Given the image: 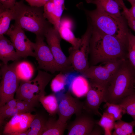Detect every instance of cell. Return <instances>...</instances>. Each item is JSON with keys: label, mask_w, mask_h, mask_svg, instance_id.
Listing matches in <instances>:
<instances>
[{"label": "cell", "mask_w": 135, "mask_h": 135, "mask_svg": "<svg viewBox=\"0 0 135 135\" xmlns=\"http://www.w3.org/2000/svg\"><path fill=\"white\" fill-rule=\"evenodd\" d=\"M92 26L90 42V66L108 61L127 59L128 44Z\"/></svg>", "instance_id": "6da1fadb"}, {"label": "cell", "mask_w": 135, "mask_h": 135, "mask_svg": "<svg viewBox=\"0 0 135 135\" xmlns=\"http://www.w3.org/2000/svg\"><path fill=\"white\" fill-rule=\"evenodd\" d=\"M14 23L24 30L36 36L44 37L52 24L44 14V7L32 6L21 0L16 2L12 8Z\"/></svg>", "instance_id": "7a4b0ae2"}, {"label": "cell", "mask_w": 135, "mask_h": 135, "mask_svg": "<svg viewBox=\"0 0 135 135\" xmlns=\"http://www.w3.org/2000/svg\"><path fill=\"white\" fill-rule=\"evenodd\" d=\"M135 92V70L128 60H125L107 86L105 102L118 104Z\"/></svg>", "instance_id": "3957f363"}, {"label": "cell", "mask_w": 135, "mask_h": 135, "mask_svg": "<svg viewBox=\"0 0 135 135\" xmlns=\"http://www.w3.org/2000/svg\"><path fill=\"white\" fill-rule=\"evenodd\" d=\"M87 19L92 26L105 34L113 36L128 44L130 30L127 21L123 15L117 16L96 8L92 10H85Z\"/></svg>", "instance_id": "277c9868"}, {"label": "cell", "mask_w": 135, "mask_h": 135, "mask_svg": "<svg viewBox=\"0 0 135 135\" xmlns=\"http://www.w3.org/2000/svg\"><path fill=\"white\" fill-rule=\"evenodd\" d=\"M52 77V75L47 72L39 70L36 76L33 80H21L16 92V98L37 105L40 97L45 95V88Z\"/></svg>", "instance_id": "5b68a950"}, {"label": "cell", "mask_w": 135, "mask_h": 135, "mask_svg": "<svg viewBox=\"0 0 135 135\" xmlns=\"http://www.w3.org/2000/svg\"><path fill=\"white\" fill-rule=\"evenodd\" d=\"M86 30L81 38L79 47L74 48L72 46L68 49V57L74 70L81 74L90 67L89 62L90 42L92 31V26L87 20Z\"/></svg>", "instance_id": "8992f818"}, {"label": "cell", "mask_w": 135, "mask_h": 135, "mask_svg": "<svg viewBox=\"0 0 135 135\" xmlns=\"http://www.w3.org/2000/svg\"><path fill=\"white\" fill-rule=\"evenodd\" d=\"M17 62L9 65L2 64L1 66L0 107L14 98V94L19 86L21 80L16 71Z\"/></svg>", "instance_id": "52a82bcc"}, {"label": "cell", "mask_w": 135, "mask_h": 135, "mask_svg": "<svg viewBox=\"0 0 135 135\" xmlns=\"http://www.w3.org/2000/svg\"><path fill=\"white\" fill-rule=\"evenodd\" d=\"M46 40L60 72L66 74L73 72L74 70L68 57L62 51L60 46L61 38L58 31L52 26L48 30L44 36Z\"/></svg>", "instance_id": "ba28073f"}, {"label": "cell", "mask_w": 135, "mask_h": 135, "mask_svg": "<svg viewBox=\"0 0 135 135\" xmlns=\"http://www.w3.org/2000/svg\"><path fill=\"white\" fill-rule=\"evenodd\" d=\"M24 30L14 23L10 26L6 34L10 37L17 54L21 58L30 56L35 58V43L27 38Z\"/></svg>", "instance_id": "9c48e42d"}, {"label": "cell", "mask_w": 135, "mask_h": 135, "mask_svg": "<svg viewBox=\"0 0 135 135\" xmlns=\"http://www.w3.org/2000/svg\"><path fill=\"white\" fill-rule=\"evenodd\" d=\"M90 80L89 88L84 102L83 110L98 116L102 114L99 111L100 106L105 102V96L107 85Z\"/></svg>", "instance_id": "30bf717a"}, {"label": "cell", "mask_w": 135, "mask_h": 135, "mask_svg": "<svg viewBox=\"0 0 135 135\" xmlns=\"http://www.w3.org/2000/svg\"><path fill=\"white\" fill-rule=\"evenodd\" d=\"M44 36H36L34 47L35 58L38 62V68L54 74L60 72L48 45L44 41Z\"/></svg>", "instance_id": "8fae6325"}, {"label": "cell", "mask_w": 135, "mask_h": 135, "mask_svg": "<svg viewBox=\"0 0 135 135\" xmlns=\"http://www.w3.org/2000/svg\"><path fill=\"white\" fill-rule=\"evenodd\" d=\"M69 89L61 98L57 114L58 119L61 122L67 123L73 115H78L83 110L84 102L77 98L73 97Z\"/></svg>", "instance_id": "7c38bea8"}, {"label": "cell", "mask_w": 135, "mask_h": 135, "mask_svg": "<svg viewBox=\"0 0 135 135\" xmlns=\"http://www.w3.org/2000/svg\"><path fill=\"white\" fill-rule=\"evenodd\" d=\"M36 115L25 113L12 118L5 126L3 134L8 135H28L30 124Z\"/></svg>", "instance_id": "4fadbf2b"}, {"label": "cell", "mask_w": 135, "mask_h": 135, "mask_svg": "<svg viewBox=\"0 0 135 135\" xmlns=\"http://www.w3.org/2000/svg\"><path fill=\"white\" fill-rule=\"evenodd\" d=\"M92 114L83 110L67 126L68 135H90L96 124Z\"/></svg>", "instance_id": "5bb4252c"}, {"label": "cell", "mask_w": 135, "mask_h": 135, "mask_svg": "<svg viewBox=\"0 0 135 135\" xmlns=\"http://www.w3.org/2000/svg\"><path fill=\"white\" fill-rule=\"evenodd\" d=\"M98 65L92 66L81 74L86 78L107 85L115 74L111 72L104 62Z\"/></svg>", "instance_id": "9a60e30c"}, {"label": "cell", "mask_w": 135, "mask_h": 135, "mask_svg": "<svg viewBox=\"0 0 135 135\" xmlns=\"http://www.w3.org/2000/svg\"><path fill=\"white\" fill-rule=\"evenodd\" d=\"M14 48L10 40L4 35L0 36V59L3 64L7 65L10 61H18L21 58Z\"/></svg>", "instance_id": "2e32d148"}, {"label": "cell", "mask_w": 135, "mask_h": 135, "mask_svg": "<svg viewBox=\"0 0 135 135\" xmlns=\"http://www.w3.org/2000/svg\"><path fill=\"white\" fill-rule=\"evenodd\" d=\"M88 4H95L96 8L100 11L117 16L122 14L120 11L121 8L116 0H86Z\"/></svg>", "instance_id": "e0dca14e"}, {"label": "cell", "mask_w": 135, "mask_h": 135, "mask_svg": "<svg viewBox=\"0 0 135 135\" xmlns=\"http://www.w3.org/2000/svg\"><path fill=\"white\" fill-rule=\"evenodd\" d=\"M86 78L81 74L75 77L72 80L69 89L76 96L79 98L86 95L89 88V82Z\"/></svg>", "instance_id": "ac0fdd59"}, {"label": "cell", "mask_w": 135, "mask_h": 135, "mask_svg": "<svg viewBox=\"0 0 135 135\" xmlns=\"http://www.w3.org/2000/svg\"><path fill=\"white\" fill-rule=\"evenodd\" d=\"M67 123H63L58 119L50 118L47 119L42 135H62L67 128Z\"/></svg>", "instance_id": "d6986e66"}, {"label": "cell", "mask_w": 135, "mask_h": 135, "mask_svg": "<svg viewBox=\"0 0 135 135\" xmlns=\"http://www.w3.org/2000/svg\"><path fill=\"white\" fill-rule=\"evenodd\" d=\"M39 101L51 115L54 116L58 113L59 104L54 94L42 96L39 98Z\"/></svg>", "instance_id": "ffe728a7"}, {"label": "cell", "mask_w": 135, "mask_h": 135, "mask_svg": "<svg viewBox=\"0 0 135 135\" xmlns=\"http://www.w3.org/2000/svg\"><path fill=\"white\" fill-rule=\"evenodd\" d=\"M12 9L0 6V36L6 34L10 27L11 20H13Z\"/></svg>", "instance_id": "44dd1931"}, {"label": "cell", "mask_w": 135, "mask_h": 135, "mask_svg": "<svg viewBox=\"0 0 135 135\" xmlns=\"http://www.w3.org/2000/svg\"><path fill=\"white\" fill-rule=\"evenodd\" d=\"M135 126V120L127 122L120 120L115 122L113 135H135L133 129Z\"/></svg>", "instance_id": "7402d4cb"}, {"label": "cell", "mask_w": 135, "mask_h": 135, "mask_svg": "<svg viewBox=\"0 0 135 135\" xmlns=\"http://www.w3.org/2000/svg\"><path fill=\"white\" fill-rule=\"evenodd\" d=\"M16 71L20 80H30L34 74V69L31 64L25 61H17Z\"/></svg>", "instance_id": "603a6c76"}, {"label": "cell", "mask_w": 135, "mask_h": 135, "mask_svg": "<svg viewBox=\"0 0 135 135\" xmlns=\"http://www.w3.org/2000/svg\"><path fill=\"white\" fill-rule=\"evenodd\" d=\"M58 32L62 38L70 44L74 48H78L81 42V38L76 37L69 27L60 25Z\"/></svg>", "instance_id": "cb8c5ba5"}, {"label": "cell", "mask_w": 135, "mask_h": 135, "mask_svg": "<svg viewBox=\"0 0 135 135\" xmlns=\"http://www.w3.org/2000/svg\"><path fill=\"white\" fill-rule=\"evenodd\" d=\"M47 119L43 116L36 114L30 124L28 135H42Z\"/></svg>", "instance_id": "d4e9b609"}, {"label": "cell", "mask_w": 135, "mask_h": 135, "mask_svg": "<svg viewBox=\"0 0 135 135\" xmlns=\"http://www.w3.org/2000/svg\"><path fill=\"white\" fill-rule=\"evenodd\" d=\"M115 121L111 116L104 112L96 124L103 129L104 135H112V131L114 128Z\"/></svg>", "instance_id": "484cf974"}, {"label": "cell", "mask_w": 135, "mask_h": 135, "mask_svg": "<svg viewBox=\"0 0 135 135\" xmlns=\"http://www.w3.org/2000/svg\"><path fill=\"white\" fill-rule=\"evenodd\" d=\"M105 103L104 112L111 116L115 121L121 120L123 115L126 113L124 108L118 104Z\"/></svg>", "instance_id": "4316f807"}, {"label": "cell", "mask_w": 135, "mask_h": 135, "mask_svg": "<svg viewBox=\"0 0 135 135\" xmlns=\"http://www.w3.org/2000/svg\"><path fill=\"white\" fill-rule=\"evenodd\" d=\"M118 104L124 108L126 113L135 120V92L124 98Z\"/></svg>", "instance_id": "83f0119b"}, {"label": "cell", "mask_w": 135, "mask_h": 135, "mask_svg": "<svg viewBox=\"0 0 135 135\" xmlns=\"http://www.w3.org/2000/svg\"><path fill=\"white\" fill-rule=\"evenodd\" d=\"M67 77L65 74L61 72L52 80L50 87L52 90L55 93L63 90L66 84Z\"/></svg>", "instance_id": "f1b7e54d"}, {"label": "cell", "mask_w": 135, "mask_h": 135, "mask_svg": "<svg viewBox=\"0 0 135 135\" xmlns=\"http://www.w3.org/2000/svg\"><path fill=\"white\" fill-rule=\"evenodd\" d=\"M43 7L45 17L53 25L54 28L57 30L54 10V4L52 0L48 1Z\"/></svg>", "instance_id": "f546056e"}, {"label": "cell", "mask_w": 135, "mask_h": 135, "mask_svg": "<svg viewBox=\"0 0 135 135\" xmlns=\"http://www.w3.org/2000/svg\"><path fill=\"white\" fill-rule=\"evenodd\" d=\"M128 41L127 59L135 70V36L130 31Z\"/></svg>", "instance_id": "4dcf8cb0"}, {"label": "cell", "mask_w": 135, "mask_h": 135, "mask_svg": "<svg viewBox=\"0 0 135 135\" xmlns=\"http://www.w3.org/2000/svg\"><path fill=\"white\" fill-rule=\"evenodd\" d=\"M119 3L121 8L123 10L122 14L127 22L128 26L135 32V20L130 13L128 9L126 6L123 0H120Z\"/></svg>", "instance_id": "1f68e13d"}, {"label": "cell", "mask_w": 135, "mask_h": 135, "mask_svg": "<svg viewBox=\"0 0 135 135\" xmlns=\"http://www.w3.org/2000/svg\"><path fill=\"white\" fill-rule=\"evenodd\" d=\"M25 113L18 110L16 108H8L0 110V124L1 126L4 120L5 119L18 114Z\"/></svg>", "instance_id": "d6a6232c"}, {"label": "cell", "mask_w": 135, "mask_h": 135, "mask_svg": "<svg viewBox=\"0 0 135 135\" xmlns=\"http://www.w3.org/2000/svg\"><path fill=\"white\" fill-rule=\"evenodd\" d=\"M17 100L16 108L18 110L24 113H31L35 111L34 107L36 105L35 104L27 101Z\"/></svg>", "instance_id": "836d02e7"}, {"label": "cell", "mask_w": 135, "mask_h": 135, "mask_svg": "<svg viewBox=\"0 0 135 135\" xmlns=\"http://www.w3.org/2000/svg\"><path fill=\"white\" fill-rule=\"evenodd\" d=\"M16 2V0H0V6L5 8L12 9Z\"/></svg>", "instance_id": "e575fe53"}, {"label": "cell", "mask_w": 135, "mask_h": 135, "mask_svg": "<svg viewBox=\"0 0 135 135\" xmlns=\"http://www.w3.org/2000/svg\"><path fill=\"white\" fill-rule=\"evenodd\" d=\"M17 100V99L14 98L9 100L4 105L0 107V110H4L8 108H16Z\"/></svg>", "instance_id": "d590c367"}, {"label": "cell", "mask_w": 135, "mask_h": 135, "mask_svg": "<svg viewBox=\"0 0 135 135\" xmlns=\"http://www.w3.org/2000/svg\"><path fill=\"white\" fill-rule=\"evenodd\" d=\"M102 128L96 124L94 128L90 135H101L102 134Z\"/></svg>", "instance_id": "8d00e7d4"}, {"label": "cell", "mask_w": 135, "mask_h": 135, "mask_svg": "<svg viewBox=\"0 0 135 135\" xmlns=\"http://www.w3.org/2000/svg\"><path fill=\"white\" fill-rule=\"evenodd\" d=\"M27 2L30 5L32 6H37L41 0H24Z\"/></svg>", "instance_id": "74e56055"}, {"label": "cell", "mask_w": 135, "mask_h": 135, "mask_svg": "<svg viewBox=\"0 0 135 135\" xmlns=\"http://www.w3.org/2000/svg\"><path fill=\"white\" fill-rule=\"evenodd\" d=\"M129 11L132 17L135 20V4L132 5V7L130 9Z\"/></svg>", "instance_id": "f35d334b"}, {"label": "cell", "mask_w": 135, "mask_h": 135, "mask_svg": "<svg viewBox=\"0 0 135 135\" xmlns=\"http://www.w3.org/2000/svg\"><path fill=\"white\" fill-rule=\"evenodd\" d=\"M50 0H41L37 6H43L44 4Z\"/></svg>", "instance_id": "ab89813d"}, {"label": "cell", "mask_w": 135, "mask_h": 135, "mask_svg": "<svg viewBox=\"0 0 135 135\" xmlns=\"http://www.w3.org/2000/svg\"><path fill=\"white\" fill-rule=\"evenodd\" d=\"M128 1L131 4V6L135 4V0H126Z\"/></svg>", "instance_id": "60d3db41"}]
</instances>
